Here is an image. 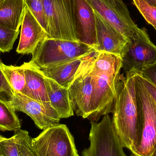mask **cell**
I'll return each mask as SVG.
<instances>
[{"mask_svg": "<svg viewBox=\"0 0 156 156\" xmlns=\"http://www.w3.org/2000/svg\"><path fill=\"white\" fill-rule=\"evenodd\" d=\"M122 60L107 53H97L92 62L90 74L93 84L91 115L88 120L97 122L101 116L113 113Z\"/></svg>", "mask_w": 156, "mask_h": 156, "instance_id": "obj_1", "label": "cell"}, {"mask_svg": "<svg viewBox=\"0 0 156 156\" xmlns=\"http://www.w3.org/2000/svg\"><path fill=\"white\" fill-rule=\"evenodd\" d=\"M135 70L120 75L112 121L123 147L131 152L139 142L138 113L135 82Z\"/></svg>", "mask_w": 156, "mask_h": 156, "instance_id": "obj_2", "label": "cell"}, {"mask_svg": "<svg viewBox=\"0 0 156 156\" xmlns=\"http://www.w3.org/2000/svg\"><path fill=\"white\" fill-rule=\"evenodd\" d=\"M139 142L132 153L150 156L156 148V103L144 84L140 71L135 73Z\"/></svg>", "mask_w": 156, "mask_h": 156, "instance_id": "obj_3", "label": "cell"}, {"mask_svg": "<svg viewBox=\"0 0 156 156\" xmlns=\"http://www.w3.org/2000/svg\"><path fill=\"white\" fill-rule=\"evenodd\" d=\"M94 52L92 47L78 41L46 38L32 55L31 61L42 69L87 56Z\"/></svg>", "mask_w": 156, "mask_h": 156, "instance_id": "obj_4", "label": "cell"}, {"mask_svg": "<svg viewBox=\"0 0 156 156\" xmlns=\"http://www.w3.org/2000/svg\"><path fill=\"white\" fill-rule=\"evenodd\" d=\"M90 146L82 152L83 156H126L109 115L100 122H90Z\"/></svg>", "mask_w": 156, "mask_h": 156, "instance_id": "obj_5", "label": "cell"}, {"mask_svg": "<svg viewBox=\"0 0 156 156\" xmlns=\"http://www.w3.org/2000/svg\"><path fill=\"white\" fill-rule=\"evenodd\" d=\"M48 31L46 38L78 41L74 28L73 0H43Z\"/></svg>", "mask_w": 156, "mask_h": 156, "instance_id": "obj_6", "label": "cell"}, {"mask_svg": "<svg viewBox=\"0 0 156 156\" xmlns=\"http://www.w3.org/2000/svg\"><path fill=\"white\" fill-rule=\"evenodd\" d=\"M32 144L38 156H79L74 136L66 125L43 130L32 138Z\"/></svg>", "mask_w": 156, "mask_h": 156, "instance_id": "obj_7", "label": "cell"}, {"mask_svg": "<svg viewBox=\"0 0 156 156\" xmlns=\"http://www.w3.org/2000/svg\"><path fill=\"white\" fill-rule=\"evenodd\" d=\"M96 54L94 52L86 57L68 89L73 111L84 119H89L92 112L93 84L90 69Z\"/></svg>", "mask_w": 156, "mask_h": 156, "instance_id": "obj_8", "label": "cell"}, {"mask_svg": "<svg viewBox=\"0 0 156 156\" xmlns=\"http://www.w3.org/2000/svg\"><path fill=\"white\" fill-rule=\"evenodd\" d=\"M94 12L112 26L129 42L133 39L140 28L133 21L122 0H86Z\"/></svg>", "mask_w": 156, "mask_h": 156, "instance_id": "obj_9", "label": "cell"}, {"mask_svg": "<svg viewBox=\"0 0 156 156\" xmlns=\"http://www.w3.org/2000/svg\"><path fill=\"white\" fill-rule=\"evenodd\" d=\"M122 58L125 73L132 70L141 71L156 62V46L150 40L146 28H140L128 42Z\"/></svg>", "mask_w": 156, "mask_h": 156, "instance_id": "obj_10", "label": "cell"}, {"mask_svg": "<svg viewBox=\"0 0 156 156\" xmlns=\"http://www.w3.org/2000/svg\"><path fill=\"white\" fill-rule=\"evenodd\" d=\"M8 103L15 112H23L30 116L41 130L59 124L60 115L53 108L50 101L42 102L22 94L14 93L12 99Z\"/></svg>", "mask_w": 156, "mask_h": 156, "instance_id": "obj_11", "label": "cell"}, {"mask_svg": "<svg viewBox=\"0 0 156 156\" xmlns=\"http://www.w3.org/2000/svg\"><path fill=\"white\" fill-rule=\"evenodd\" d=\"M74 28L78 42L96 49L97 46L94 12L86 0H73Z\"/></svg>", "mask_w": 156, "mask_h": 156, "instance_id": "obj_12", "label": "cell"}, {"mask_svg": "<svg viewBox=\"0 0 156 156\" xmlns=\"http://www.w3.org/2000/svg\"><path fill=\"white\" fill-rule=\"evenodd\" d=\"M94 14L97 41L95 52L109 53L122 58L129 41L96 12Z\"/></svg>", "mask_w": 156, "mask_h": 156, "instance_id": "obj_13", "label": "cell"}, {"mask_svg": "<svg viewBox=\"0 0 156 156\" xmlns=\"http://www.w3.org/2000/svg\"><path fill=\"white\" fill-rule=\"evenodd\" d=\"M46 38L45 31L26 5L16 53L21 55H33Z\"/></svg>", "mask_w": 156, "mask_h": 156, "instance_id": "obj_14", "label": "cell"}, {"mask_svg": "<svg viewBox=\"0 0 156 156\" xmlns=\"http://www.w3.org/2000/svg\"><path fill=\"white\" fill-rule=\"evenodd\" d=\"M26 80L25 95L42 102H49L42 70L31 61L23 64Z\"/></svg>", "mask_w": 156, "mask_h": 156, "instance_id": "obj_15", "label": "cell"}, {"mask_svg": "<svg viewBox=\"0 0 156 156\" xmlns=\"http://www.w3.org/2000/svg\"><path fill=\"white\" fill-rule=\"evenodd\" d=\"M44 82L50 104L60 115L61 119L68 118L74 115L68 89L61 86L45 75Z\"/></svg>", "mask_w": 156, "mask_h": 156, "instance_id": "obj_16", "label": "cell"}, {"mask_svg": "<svg viewBox=\"0 0 156 156\" xmlns=\"http://www.w3.org/2000/svg\"><path fill=\"white\" fill-rule=\"evenodd\" d=\"M88 56L40 69L46 76L68 89L79 69Z\"/></svg>", "mask_w": 156, "mask_h": 156, "instance_id": "obj_17", "label": "cell"}, {"mask_svg": "<svg viewBox=\"0 0 156 156\" xmlns=\"http://www.w3.org/2000/svg\"><path fill=\"white\" fill-rule=\"evenodd\" d=\"M25 7V0H0V26L19 30Z\"/></svg>", "mask_w": 156, "mask_h": 156, "instance_id": "obj_18", "label": "cell"}, {"mask_svg": "<svg viewBox=\"0 0 156 156\" xmlns=\"http://www.w3.org/2000/svg\"><path fill=\"white\" fill-rule=\"evenodd\" d=\"M3 72L14 93L25 95L26 90V80L23 66H6L2 63Z\"/></svg>", "mask_w": 156, "mask_h": 156, "instance_id": "obj_19", "label": "cell"}, {"mask_svg": "<svg viewBox=\"0 0 156 156\" xmlns=\"http://www.w3.org/2000/svg\"><path fill=\"white\" fill-rule=\"evenodd\" d=\"M21 128V122L8 101L0 98V131H15Z\"/></svg>", "mask_w": 156, "mask_h": 156, "instance_id": "obj_20", "label": "cell"}, {"mask_svg": "<svg viewBox=\"0 0 156 156\" xmlns=\"http://www.w3.org/2000/svg\"><path fill=\"white\" fill-rule=\"evenodd\" d=\"M14 136L19 146L21 156H38L32 144L29 133L21 128L14 132Z\"/></svg>", "mask_w": 156, "mask_h": 156, "instance_id": "obj_21", "label": "cell"}, {"mask_svg": "<svg viewBox=\"0 0 156 156\" xmlns=\"http://www.w3.org/2000/svg\"><path fill=\"white\" fill-rule=\"evenodd\" d=\"M25 2L27 6L45 31L47 34L48 26L43 0H25Z\"/></svg>", "mask_w": 156, "mask_h": 156, "instance_id": "obj_22", "label": "cell"}, {"mask_svg": "<svg viewBox=\"0 0 156 156\" xmlns=\"http://www.w3.org/2000/svg\"><path fill=\"white\" fill-rule=\"evenodd\" d=\"M19 30H15L0 26V51L10 52L18 37Z\"/></svg>", "mask_w": 156, "mask_h": 156, "instance_id": "obj_23", "label": "cell"}, {"mask_svg": "<svg viewBox=\"0 0 156 156\" xmlns=\"http://www.w3.org/2000/svg\"><path fill=\"white\" fill-rule=\"evenodd\" d=\"M133 3L147 23L156 27V8L148 5L144 0H133Z\"/></svg>", "mask_w": 156, "mask_h": 156, "instance_id": "obj_24", "label": "cell"}, {"mask_svg": "<svg viewBox=\"0 0 156 156\" xmlns=\"http://www.w3.org/2000/svg\"><path fill=\"white\" fill-rule=\"evenodd\" d=\"M0 156H21L14 135L0 141Z\"/></svg>", "mask_w": 156, "mask_h": 156, "instance_id": "obj_25", "label": "cell"}, {"mask_svg": "<svg viewBox=\"0 0 156 156\" xmlns=\"http://www.w3.org/2000/svg\"><path fill=\"white\" fill-rule=\"evenodd\" d=\"M2 63L0 59V98L9 101L13 97L14 93L3 72L1 66Z\"/></svg>", "mask_w": 156, "mask_h": 156, "instance_id": "obj_26", "label": "cell"}, {"mask_svg": "<svg viewBox=\"0 0 156 156\" xmlns=\"http://www.w3.org/2000/svg\"><path fill=\"white\" fill-rule=\"evenodd\" d=\"M140 73L143 77L150 81L156 87V62L146 67Z\"/></svg>", "mask_w": 156, "mask_h": 156, "instance_id": "obj_27", "label": "cell"}, {"mask_svg": "<svg viewBox=\"0 0 156 156\" xmlns=\"http://www.w3.org/2000/svg\"><path fill=\"white\" fill-rule=\"evenodd\" d=\"M141 75V78H142V80L144 82L145 86L147 90L148 91V92L150 94L152 97L154 98V101H155L156 103V87L154 84L152 83L150 81L147 80V79L143 77Z\"/></svg>", "mask_w": 156, "mask_h": 156, "instance_id": "obj_28", "label": "cell"}, {"mask_svg": "<svg viewBox=\"0 0 156 156\" xmlns=\"http://www.w3.org/2000/svg\"><path fill=\"white\" fill-rule=\"evenodd\" d=\"M148 5L156 8V0H144Z\"/></svg>", "mask_w": 156, "mask_h": 156, "instance_id": "obj_29", "label": "cell"}, {"mask_svg": "<svg viewBox=\"0 0 156 156\" xmlns=\"http://www.w3.org/2000/svg\"><path fill=\"white\" fill-rule=\"evenodd\" d=\"M6 138V137H4V136H2V135L0 133V141H2V140H4Z\"/></svg>", "mask_w": 156, "mask_h": 156, "instance_id": "obj_30", "label": "cell"}, {"mask_svg": "<svg viewBox=\"0 0 156 156\" xmlns=\"http://www.w3.org/2000/svg\"><path fill=\"white\" fill-rule=\"evenodd\" d=\"M150 156H156V148Z\"/></svg>", "mask_w": 156, "mask_h": 156, "instance_id": "obj_31", "label": "cell"}, {"mask_svg": "<svg viewBox=\"0 0 156 156\" xmlns=\"http://www.w3.org/2000/svg\"><path fill=\"white\" fill-rule=\"evenodd\" d=\"M130 156H139L138 155H137L135 154H133V153H132V154H131V155H130Z\"/></svg>", "mask_w": 156, "mask_h": 156, "instance_id": "obj_32", "label": "cell"}, {"mask_svg": "<svg viewBox=\"0 0 156 156\" xmlns=\"http://www.w3.org/2000/svg\"><path fill=\"white\" fill-rule=\"evenodd\" d=\"M154 28H155V29L156 31V27H154Z\"/></svg>", "mask_w": 156, "mask_h": 156, "instance_id": "obj_33", "label": "cell"}]
</instances>
